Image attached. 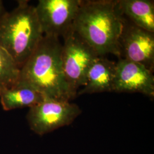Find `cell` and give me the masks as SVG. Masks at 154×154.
I'll return each mask as SVG.
<instances>
[{
	"label": "cell",
	"instance_id": "11",
	"mask_svg": "<svg viewBox=\"0 0 154 154\" xmlns=\"http://www.w3.org/2000/svg\"><path fill=\"white\" fill-rule=\"evenodd\" d=\"M44 97L29 86L17 82L0 93V101L5 111L31 107L45 99Z\"/></svg>",
	"mask_w": 154,
	"mask_h": 154
},
{
	"label": "cell",
	"instance_id": "8",
	"mask_svg": "<svg viewBox=\"0 0 154 154\" xmlns=\"http://www.w3.org/2000/svg\"><path fill=\"white\" fill-rule=\"evenodd\" d=\"M113 91L139 93L154 98L152 72L137 63L121 58L116 62Z\"/></svg>",
	"mask_w": 154,
	"mask_h": 154
},
{
	"label": "cell",
	"instance_id": "9",
	"mask_svg": "<svg viewBox=\"0 0 154 154\" xmlns=\"http://www.w3.org/2000/svg\"><path fill=\"white\" fill-rule=\"evenodd\" d=\"M116 71V62L99 56L90 67L77 95L113 91Z\"/></svg>",
	"mask_w": 154,
	"mask_h": 154
},
{
	"label": "cell",
	"instance_id": "3",
	"mask_svg": "<svg viewBox=\"0 0 154 154\" xmlns=\"http://www.w3.org/2000/svg\"><path fill=\"white\" fill-rule=\"evenodd\" d=\"M44 37L35 6L18 1L16 8L0 16V46L21 68Z\"/></svg>",
	"mask_w": 154,
	"mask_h": 154
},
{
	"label": "cell",
	"instance_id": "1",
	"mask_svg": "<svg viewBox=\"0 0 154 154\" xmlns=\"http://www.w3.org/2000/svg\"><path fill=\"white\" fill-rule=\"evenodd\" d=\"M124 23L117 1H81L72 29L99 56L112 54L119 57Z\"/></svg>",
	"mask_w": 154,
	"mask_h": 154
},
{
	"label": "cell",
	"instance_id": "13",
	"mask_svg": "<svg viewBox=\"0 0 154 154\" xmlns=\"http://www.w3.org/2000/svg\"><path fill=\"white\" fill-rule=\"evenodd\" d=\"M5 12V8H4V6L3 5V2L2 1L0 0V16L2 14H4Z\"/></svg>",
	"mask_w": 154,
	"mask_h": 154
},
{
	"label": "cell",
	"instance_id": "7",
	"mask_svg": "<svg viewBox=\"0 0 154 154\" xmlns=\"http://www.w3.org/2000/svg\"><path fill=\"white\" fill-rule=\"evenodd\" d=\"M119 44L121 54H123L125 59L153 72L154 33L139 28L125 18Z\"/></svg>",
	"mask_w": 154,
	"mask_h": 154
},
{
	"label": "cell",
	"instance_id": "4",
	"mask_svg": "<svg viewBox=\"0 0 154 154\" xmlns=\"http://www.w3.org/2000/svg\"><path fill=\"white\" fill-rule=\"evenodd\" d=\"M63 38L62 67L70 90L75 98L78 89L84 86L90 67L99 55L72 28Z\"/></svg>",
	"mask_w": 154,
	"mask_h": 154
},
{
	"label": "cell",
	"instance_id": "5",
	"mask_svg": "<svg viewBox=\"0 0 154 154\" xmlns=\"http://www.w3.org/2000/svg\"><path fill=\"white\" fill-rule=\"evenodd\" d=\"M81 112L79 107L70 101L45 98L30 107L27 119L31 130L42 136L72 124Z\"/></svg>",
	"mask_w": 154,
	"mask_h": 154
},
{
	"label": "cell",
	"instance_id": "2",
	"mask_svg": "<svg viewBox=\"0 0 154 154\" xmlns=\"http://www.w3.org/2000/svg\"><path fill=\"white\" fill-rule=\"evenodd\" d=\"M62 48L58 38L44 35L20 68L17 82L34 89L45 98L65 101L74 99L63 70Z\"/></svg>",
	"mask_w": 154,
	"mask_h": 154
},
{
	"label": "cell",
	"instance_id": "6",
	"mask_svg": "<svg viewBox=\"0 0 154 154\" xmlns=\"http://www.w3.org/2000/svg\"><path fill=\"white\" fill-rule=\"evenodd\" d=\"M81 0H39L35 12L45 36L64 37L72 29Z\"/></svg>",
	"mask_w": 154,
	"mask_h": 154
},
{
	"label": "cell",
	"instance_id": "10",
	"mask_svg": "<svg viewBox=\"0 0 154 154\" xmlns=\"http://www.w3.org/2000/svg\"><path fill=\"white\" fill-rule=\"evenodd\" d=\"M117 8L123 16L139 28L154 33V2L151 0H119Z\"/></svg>",
	"mask_w": 154,
	"mask_h": 154
},
{
	"label": "cell",
	"instance_id": "12",
	"mask_svg": "<svg viewBox=\"0 0 154 154\" xmlns=\"http://www.w3.org/2000/svg\"><path fill=\"white\" fill-rule=\"evenodd\" d=\"M20 72V68L0 46V93L17 82Z\"/></svg>",
	"mask_w": 154,
	"mask_h": 154
}]
</instances>
